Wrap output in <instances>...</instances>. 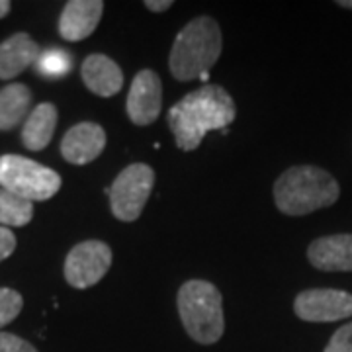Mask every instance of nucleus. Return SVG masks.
I'll use <instances>...</instances> for the list:
<instances>
[{
	"mask_svg": "<svg viewBox=\"0 0 352 352\" xmlns=\"http://www.w3.org/2000/svg\"><path fill=\"white\" fill-rule=\"evenodd\" d=\"M235 102L223 87L206 85L178 100L166 113L178 149L194 151L210 131L227 129L235 122Z\"/></svg>",
	"mask_w": 352,
	"mask_h": 352,
	"instance_id": "1",
	"label": "nucleus"
},
{
	"mask_svg": "<svg viewBox=\"0 0 352 352\" xmlns=\"http://www.w3.org/2000/svg\"><path fill=\"white\" fill-rule=\"evenodd\" d=\"M223 47L219 24L210 16L194 18L176 36L168 55V67L176 80H208L210 69L217 63Z\"/></svg>",
	"mask_w": 352,
	"mask_h": 352,
	"instance_id": "2",
	"label": "nucleus"
},
{
	"mask_svg": "<svg viewBox=\"0 0 352 352\" xmlns=\"http://www.w3.org/2000/svg\"><path fill=\"white\" fill-rule=\"evenodd\" d=\"M339 196L335 176L311 164L292 166L274 182V204L286 215H307L329 208Z\"/></svg>",
	"mask_w": 352,
	"mask_h": 352,
	"instance_id": "3",
	"label": "nucleus"
},
{
	"mask_svg": "<svg viewBox=\"0 0 352 352\" xmlns=\"http://www.w3.org/2000/svg\"><path fill=\"white\" fill-rule=\"evenodd\" d=\"M178 315L182 327L200 344H214L223 337V298L208 280H188L178 289Z\"/></svg>",
	"mask_w": 352,
	"mask_h": 352,
	"instance_id": "4",
	"label": "nucleus"
},
{
	"mask_svg": "<svg viewBox=\"0 0 352 352\" xmlns=\"http://www.w3.org/2000/svg\"><path fill=\"white\" fill-rule=\"evenodd\" d=\"M61 176L53 168L22 155L0 157V188L8 190L28 201L51 200L61 190Z\"/></svg>",
	"mask_w": 352,
	"mask_h": 352,
	"instance_id": "5",
	"label": "nucleus"
},
{
	"mask_svg": "<svg viewBox=\"0 0 352 352\" xmlns=\"http://www.w3.org/2000/svg\"><path fill=\"white\" fill-rule=\"evenodd\" d=\"M155 186V170L149 164L133 163L116 176L112 186L106 190L110 196V208L116 219L135 221Z\"/></svg>",
	"mask_w": 352,
	"mask_h": 352,
	"instance_id": "6",
	"label": "nucleus"
},
{
	"mask_svg": "<svg viewBox=\"0 0 352 352\" xmlns=\"http://www.w3.org/2000/svg\"><path fill=\"white\" fill-rule=\"evenodd\" d=\"M112 266V249L104 241H82L65 258V280L76 289L98 284Z\"/></svg>",
	"mask_w": 352,
	"mask_h": 352,
	"instance_id": "7",
	"label": "nucleus"
},
{
	"mask_svg": "<svg viewBox=\"0 0 352 352\" xmlns=\"http://www.w3.org/2000/svg\"><path fill=\"white\" fill-rule=\"evenodd\" d=\"M296 315L307 323H333L352 317V294L344 289L314 288L298 294Z\"/></svg>",
	"mask_w": 352,
	"mask_h": 352,
	"instance_id": "8",
	"label": "nucleus"
},
{
	"mask_svg": "<svg viewBox=\"0 0 352 352\" xmlns=\"http://www.w3.org/2000/svg\"><path fill=\"white\" fill-rule=\"evenodd\" d=\"M163 108V82L151 69H143L133 76L127 92L126 110L135 126H151L161 116Z\"/></svg>",
	"mask_w": 352,
	"mask_h": 352,
	"instance_id": "9",
	"label": "nucleus"
},
{
	"mask_svg": "<svg viewBox=\"0 0 352 352\" xmlns=\"http://www.w3.org/2000/svg\"><path fill=\"white\" fill-rule=\"evenodd\" d=\"M106 149V131L94 122H80L65 133L61 155L67 163L82 166L96 161Z\"/></svg>",
	"mask_w": 352,
	"mask_h": 352,
	"instance_id": "10",
	"label": "nucleus"
},
{
	"mask_svg": "<svg viewBox=\"0 0 352 352\" xmlns=\"http://www.w3.org/2000/svg\"><path fill=\"white\" fill-rule=\"evenodd\" d=\"M104 14L102 0H69L59 16V34L67 41H82L94 34Z\"/></svg>",
	"mask_w": 352,
	"mask_h": 352,
	"instance_id": "11",
	"label": "nucleus"
},
{
	"mask_svg": "<svg viewBox=\"0 0 352 352\" xmlns=\"http://www.w3.org/2000/svg\"><path fill=\"white\" fill-rule=\"evenodd\" d=\"M80 76L85 87L102 98L116 96L124 87V71L108 55L92 53L82 61Z\"/></svg>",
	"mask_w": 352,
	"mask_h": 352,
	"instance_id": "12",
	"label": "nucleus"
},
{
	"mask_svg": "<svg viewBox=\"0 0 352 352\" xmlns=\"http://www.w3.org/2000/svg\"><path fill=\"white\" fill-rule=\"evenodd\" d=\"M307 258L325 272H352V235H329L315 239L307 249Z\"/></svg>",
	"mask_w": 352,
	"mask_h": 352,
	"instance_id": "13",
	"label": "nucleus"
},
{
	"mask_svg": "<svg viewBox=\"0 0 352 352\" xmlns=\"http://www.w3.org/2000/svg\"><path fill=\"white\" fill-rule=\"evenodd\" d=\"M41 47L28 34H14L0 43V80H10L38 63Z\"/></svg>",
	"mask_w": 352,
	"mask_h": 352,
	"instance_id": "14",
	"label": "nucleus"
},
{
	"mask_svg": "<svg viewBox=\"0 0 352 352\" xmlns=\"http://www.w3.org/2000/svg\"><path fill=\"white\" fill-rule=\"evenodd\" d=\"M57 108L51 102L38 104L30 116L25 118L22 127V143L30 151H41L45 149L53 139L55 127H57Z\"/></svg>",
	"mask_w": 352,
	"mask_h": 352,
	"instance_id": "15",
	"label": "nucleus"
},
{
	"mask_svg": "<svg viewBox=\"0 0 352 352\" xmlns=\"http://www.w3.org/2000/svg\"><path fill=\"white\" fill-rule=\"evenodd\" d=\"M32 92L25 85L14 82L0 90V131H10L30 116Z\"/></svg>",
	"mask_w": 352,
	"mask_h": 352,
	"instance_id": "16",
	"label": "nucleus"
},
{
	"mask_svg": "<svg viewBox=\"0 0 352 352\" xmlns=\"http://www.w3.org/2000/svg\"><path fill=\"white\" fill-rule=\"evenodd\" d=\"M34 219V204L0 188V226L24 227Z\"/></svg>",
	"mask_w": 352,
	"mask_h": 352,
	"instance_id": "17",
	"label": "nucleus"
},
{
	"mask_svg": "<svg viewBox=\"0 0 352 352\" xmlns=\"http://www.w3.org/2000/svg\"><path fill=\"white\" fill-rule=\"evenodd\" d=\"M71 55L67 51L50 50L41 53L38 59V73L47 78H59L71 71Z\"/></svg>",
	"mask_w": 352,
	"mask_h": 352,
	"instance_id": "18",
	"label": "nucleus"
},
{
	"mask_svg": "<svg viewBox=\"0 0 352 352\" xmlns=\"http://www.w3.org/2000/svg\"><path fill=\"white\" fill-rule=\"evenodd\" d=\"M24 307V298L12 288H0V329L20 315Z\"/></svg>",
	"mask_w": 352,
	"mask_h": 352,
	"instance_id": "19",
	"label": "nucleus"
},
{
	"mask_svg": "<svg viewBox=\"0 0 352 352\" xmlns=\"http://www.w3.org/2000/svg\"><path fill=\"white\" fill-rule=\"evenodd\" d=\"M325 352H352V323H346L331 337Z\"/></svg>",
	"mask_w": 352,
	"mask_h": 352,
	"instance_id": "20",
	"label": "nucleus"
},
{
	"mask_svg": "<svg viewBox=\"0 0 352 352\" xmlns=\"http://www.w3.org/2000/svg\"><path fill=\"white\" fill-rule=\"evenodd\" d=\"M0 352H38V349L18 335L0 333Z\"/></svg>",
	"mask_w": 352,
	"mask_h": 352,
	"instance_id": "21",
	"label": "nucleus"
},
{
	"mask_svg": "<svg viewBox=\"0 0 352 352\" xmlns=\"http://www.w3.org/2000/svg\"><path fill=\"white\" fill-rule=\"evenodd\" d=\"M16 251V235L8 227H0V263Z\"/></svg>",
	"mask_w": 352,
	"mask_h": 352,
	"instance_id": "22",
	"label": "nucleus"
},
{
	"mask_svg": "<svg viewBox=\"0 0 352 352\" xmlns=\"http://www.w3.org/2000/svg\"><path fill=\"white\" fill-rule=\"evenodd\" d=\"M145 6L151 12H164L173 6V0H145Z\"/></svg>",
	"mask_w": 352,
	"mask_h": 352,
	"instance_id": "23",
	"label": "nucleus"
},
{
	"mask_svg": "<svg viewBox=\"0 0 352 352\" xmlns=\"http://www.w3.org/2000/svg\"><path fill=\"white\" fill-rule=\"evenodd\" d=\"M12 10V2L10 0H0V20L6 18L8 14Z\"/></svg>",
	"mask_w": 352,
	"mask_h": 352,
	"instance_id": "24",
	"label": "nucleus"
},
{
	"mask_svg": "<svg viewBox=\"0 0 352 352\" xmlns=\"http://www.w3.org/2000/svg\"><path fill=\"white\" fill-rule=\"evenodd\" d=\"M339 6H342V8H351L352 10V0H339Z\"/></svg>",
	"mask_w": 352,
	"mask_h": 352,
	"instance_id": "25",
	"label": "nucleus"
}]
</instances>
